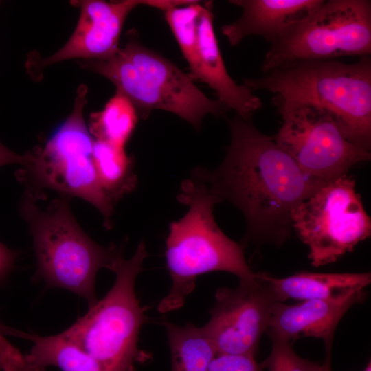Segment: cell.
I'll return each instance as SVG.
<instances>
[{"mask_svg": "<svg viewBox=\"0 0 371 371\" xmlns=\"http://www.w3.org/2000/svg\"><path fill=\"white\" fill-rule=\"evenodd\" d=\"M228 124L230 144L223 161L213 170L196 168L192 174L219 203L227 201L240 210L246 222L244 248L249 243L280 247L291 237L293 210L326 182L304 173L251 120L236 114Z\"/></svg>", "mask_w": 371, "mask_h": 371, "instance_id": "6da1fadb", "label": "cell"}, {"mask_svg": "<svg viewBox=\"0 0 371 371\" xmlns=\"http://www.w3.org/2000/svg\"><path fill=\"white\" fill-rule=\"evenodd\" d=\"M244 84L254 91L275 94L276 106L306 104L323 109L335 120L352 144L370 152L371 58L346 63L336 60H296L280 65Z\"/></svg>", "mask_w": 371, "mask_h": 371, "instance_id": "7a4b0ae2", "label": "cell"}, {"mask_svg": "<svg viewBox=\"0 0 371 371\" xmlns=\"http://www.w3.org/2000/svg\"><path fill=\"white\" fill-rule=\"evenodd\" d=\"M177 200L188 210L169 225L165 257L172 286L157 306L160 313L181 308L201 275L225 271L246 280L256 274L245 259L243 245L216 224L214 208L219 201L205 181L191 175L182 182Z\"/></svg>", "mask_w": 371, "mask_h": 371, "instance_id": "3957f363", "label": "cell"}, {"mask_svg": "<svg viewBox=\"0 0 371 371\" xmlns=\"http://www.w3.org/2000/svg\"><path fill=\"white\" fill-rule=\"evenodd\" d=\"M71 197L58 195L41 207L35 193L25 190L19 204L21 217L32 237L36 279L49 287L69 291L84 298L89 308L98 299L95 280L102 268L111 270L123 254L126 243L99 245L80 227L71 210Z\"/></svg>", "mask_w": 371, "mask_h": 371, "instance_id": "277c9868", "label": "cell"}, {"mask_svg": "<svg viewBox=\"0 0 371 371\" xmlns=\"http://www.w3.org/2000/svg\"><path fill=\"white\" fill-rule=\"evenodd\" d=\"M77 63L110 80L144 119L153 110H163L199 129L207 115L221 117L228 111L218 100L203 93L175 64L145 47L135 31L128 32L125 45L111 56Z\"/></svg>", "mask_w": 371, "mask_h": 371, "instance_id": "5b68a950", "label": "cell"}, {"mask_svg": "<svg viewBox=\"0 0 371 371\" xmlns=\"http://www.w3.org/2000/svg\"><path fill=\"white\" fill-rule=\"evenodd\" d=\"M148 256L144 240L128 259L120 255L111 271L115 280L106 295L68 328L60 333L96 359L106 371H134L137 363L149 356L138 348L145 310L137 299L135 285Z\"/></svg>", "mask_w": 371, "mask_h": 371, "instance_id": "8992f818", "label": "cell"}, {"mask_svg": "<svg viewBox=\"0 0 371 371\" xmlns=\"http://www.w3.org/2000/svg\"><path fill=\"white\" fill-rule=\"evenodd\" d=\"M88 87L76 90L70 115L52 133L43 146L27 152V160L16 172L25 189L56 192L89 202L102 214L104 225L112 227L114 204L104 192L94 166V139L86 125L83 111Z\"/></svg>", "mask_w": 371, "mask_h": 371, "instance_id": "52a82bcc", "label": "cell"}, {"mask_svg": "<svg viewBox=\"0 0 371 371\" xmlns=\"http://www.w3.org/2000/svg\"><path fill=\"white\" fill-rule=\"evenodd\" d=\"M371 54V1H324L304 22L271 43L262 63L267 73L296 60H330Z\"/></svg>", "mask_w": 371, "mask_h": 371, "instance_id": "ba28073f", "label": "cell"}, {"mask_svg": "<svg viewBox=\"0 0 371 371\" xmlns=\"http://www.w3.org/2000/svg\"><path fill=\"white\" fill-rule=\"evenodd\" d=\"M355 180L347 174L327 182L292 214V226L308 249L312 266L331 264L371 235V219Z\"/></svg>", "mask_w": 371, "mask_h": 371, "instance_id": "9c48e42d", "label": "cell"}, {"mask_svg": "<svg viewBox=\"0 0 371 371\" xmlns=\"http://www.w3.org/2000/svg\"><path fill=\"white\" fill-rule=\"evenodd\" d=\"M276 107L282 123L273 139L307 175L326 183L370 160V152L348 141L326 111L306 104Z\"/></svg>", "mask_w": 371, "mask_h": 371, "instance_id": "30bf717a", "label": "cell"}, {"mask_svg": "<svg viewBox=\"0 0 371 371\" xmlns=\"http://www.w3.org/2000/svg\"><path fill=\"white\" fill-rule=\"evenodd\" d=\"M214 298L210 318L202 328L217 354L255 357L277 302L269 282L258 272L235 288H218Z\"/></svg>", "mask_w": 371, "mask_h": 371, "instance_id": "8fae6325", "label": "cell"}, {"mask_svg": "<svg viewBox=\"0 0 371 371\" xmlns=\"http://www.w3.org/2000/svg\"><path fill=\"white\" fill-rule=\"evenodd\" d=\"M212 8L209 2L201 4L196 19L179 18L170 30L189 65L190 78L207 84L228 110L251 120L262 102L249 87L237 84L228 74L214 32Z\"/></svg>", "mask_w": 371, "mask_h": 371, "instance_id": "7c38bea8", "label": "cell"}, {"mask_svg": "<svg viewBox=\"0 0 371 371\" xmlns=\"http://www.w3.org/2000/svg\"><path fill=\"white\" fill-rule=\"evenodd\" d=\"M146 3V0L71 1L80 9L73 34L56 53L37 62V69L70 59L103 60L111 56L120 48V34L128 15Z\"/></svg>", "mask_w": 371, "mask_h": 371, "instance_id": "4fadbf2b", "label": "cell"}, {"mask_svg": "<svg viewBox=\"0 0 371 371\" xmlns=\"http://www.w3.org/2000/svg\"><path fill=\"white\" fill-rule=\"evenodd\" d=\"M365 297L364 290L347 297L329 300H308L293 304L276 302L266 333L271 339L293 343L312 337L324 343L333 342L336 328L346 312Z\"/></svg>", "mask_w": 371, "mask_h": 371, "instance_id": "5bb4252c", "label": "cell"}, {"mask_svg": "<svg viewBox=\"0 0 371 371\" xmlns=\"http://www.w3.org/2000/svg\"><path fill=\"white\" fill-rule=\"evenodd\" d=\"M324 0H231L240 16L224 25L222 34L232 46L246 37L260 36L273 43L307 19Z\"/></svg>", "mask_w": 371, "mask_h": 371, "instance_id": "9a60e30c", "label": "cell"}, {"mask_svg": "<svg viewBox=\"0 0 371 371\" xmlns=\"http://www.w3.org/2000/svg\"><path fill=\"white\" fill-rule=\"evenodd\" d=\"M260 273L269 282L278 302L342 298L364 290L371 282L370 273L300 271L284 278Z\"/></svg>", "mask_w": 371, "mask_h": 371, "instance_id": "2e32d148", "label": "cell"}, {"mask_svg": "<svg viewBox=\"0 0 371 371\" xmlns=\"http://www.w3.org/2000/svg\"><path fill=\"white\" fill-rule=\"evenodd\" d=\"M12 335L32 342L30 352L25 355L32 371H44L50 366L62 371H106L96 359L60 333L39 336L14 330Z\"/></svg>", "mask_w": 371, "mask_h": 371, "instance_id": "e0dca14e", "label": "cell"}, {"mask_svg": "<svg viewBox=\"0 0 371 371\" xmlns=\"http://www.w3.org/2000/svg\"><path fill=\"white\" fill-rule=\"evenodd\" d=\"M93 159L100 183L113 204L135 189L134 159L125 148L94 139Z\"/></svg>", "mask_w": 371, "mask_h": 371, "instance_id": "ac0fdd59", "label": "cell"}, {"mask_svg": "<svg viewBox=\"0 0 371 371\" xmlns=\"http://www.w3.org/2000/svg\"><path fill=\"white\" fill-rule=\"evenodd\" d=\"M172 360V371H207L217 354L202 327L192 323L179 326L165 322Z\"/></svg>", "mask_w": 371, "mask_h": 371, "instance_id": "d6986e66", "label": "cell"}, {"mask_svg": "<svg viewBox=\"0 0 371 371\" xmlns=\"http://www.w3.org/2000/svg\"><path fill=\"white\" fill-rule=\"evenodd\" d=\"M138 118L133 104L125 96L115 92L102 111L90 115L88 128L94 139L125 148Z\"/></svg>", "mask_w": 371, "mask_h": 371, "instance_id": "ffe728a7", "label": "cell"}, {"mask_svg": "<svg viewBox=\"0 0 371 371\" xmlns=\"http://www.w3.org/2000/svg\"><path fill=\"white\" fill-rule=\"evenodd\" d=\"M272 348L269 357L260 363L268 371H320L317 363L299 356L293 350L292 343L285 340L272 339Z\"/></svg>", "mask_w": 371, "mask_h": 371, "instance_id": "44dd1931", "label": "cell"}, {"mask_svg": "<svg viewBox=\"0 0 371 371\" xmlns=\"http://www.w3.org/2000/svg\"><path fill=\"white\" fill-rule=\"evenodd\" d=\"M9 329L0 323V370L32 371L23 355L5 337Z\"/></svg>", "mask_w": 371, "mask_h": 371, "instance_id": "7402d4cb", "label": "cell"}, {"mask_svg": "<svg viewBox=\"0 0 371 371\" xmlns=\"http://www.w3.org/2000/svg\"><path fill=\"white\" fill-rule=\"evenodd\" d=\"M254 357L246 355L216 354L207 371H262Z\"/></svg>", "mask_w": 371, "mask_h": 371, "instance_id": "603a6c76", "label": "cell"}, {"mask_svg": "<svg viewBox=\"0 0 371 371\" xmlns=\"http://www.w3.org/2000/svg\"><path fill=\"white\" fill-rule=\"evenodd\" d=\"M19 252L8 248L0 241V285L12 271Z\"/></svg>", "mask_w": 371, "mask_h": 371, "instance_id": "cb8c5ba5", "label": "cell"}, {"mask_svg": "<svg viewBox=\"0 0 371 371\" xmlns=\"http://www.w3.org/2000/svg\"><path fill=\"white\" fill-rule=\"evenodd\" d=\"M27 160L26 153L22 155L19 154L10 150L0 142V167L8 164H19L21 166Z\"/></svg>", "mask_w": 371, "mask_h": 371, "instance_id": "d4e9b609", "label": "cell"}, {"mask_svg": "<svg viewBox=\"0 0 371 371\" xmlns=\"http://www.w3.org/2000/svg\"><path fill=\"white\" fill-rule=\"evenodd\" d=\"M331 348L332 342L325 344V359L324 363L320 366V371H332Z\"/></svg>", "mask_w": 371, "mask_h": 371, "instance_id": "484cf974", "label": "cell"}, {"mask_svg": "<svg viewBox=\"0 0 371 371\" xmlns=\"http://www.w3.org/2000/svg\"><path fill=\"white\" fill-rule=\"evenodd\" d=\"M363 371H371V363H370V362L367 365V366L366 367V368L364 369Z\"/></svg>", "mask_w": 371, "mask_h": 371, "instance_id": "4316f807", "label": "cell"}]
</instances>
